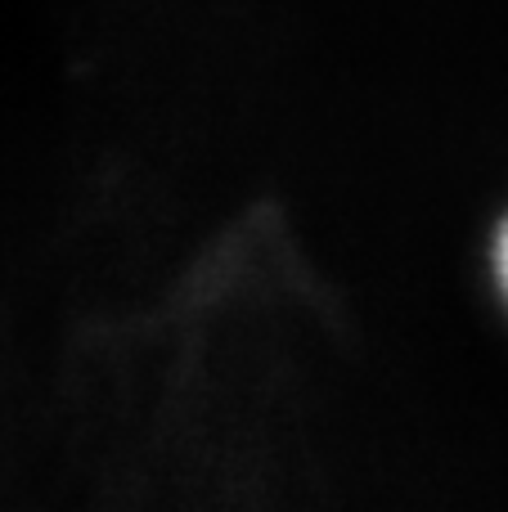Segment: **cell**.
<instances>
[{"instance_id":"cell-1","label":"cell","mask_w":508,"mask_h":512,"mask_svg":"<svg viewBox=\"0 0 508 512\" xmlns=\"http://www.w3.org/2000/svg\"><path fill=\"white\" fill-rule=\"evenodd\" d=\"M495 279H500V288L508 297V221L500 225V239H495Z\"/></svg>"}]
</instances>
